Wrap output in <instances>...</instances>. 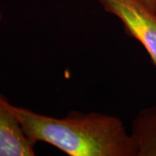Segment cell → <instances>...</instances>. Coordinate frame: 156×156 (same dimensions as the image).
Here are the masks:
<instances>
[{
	"instance_id": "cell-2",
	"label": "cell",
	"mask_w": 156,
	"mask_h": 156,
	"mask_svg": "<svg viewBox=\"0 0 156 156\" xmlns=\"http://www.w3.org/2000/svg\"><path fill=\"white\" fill-rule=\"evenodd\" d=\"M123 23L125 31L147 50L156 68V12L140 0H96Z\"/></svg>"
},
{
	"instance_id": "cell-3",
	"label": "cell",
	"mask_w": 156,
	"mask_h": 156,
	"mask_svg": "<svg viewBox=\"0 0 156 156\" xmlns=\"http://www.w3.org/2000/svg\"><path fill=\"white\" fill-rule=\"evenodd\" d=\"M35 144L4 104L0 94V156H34Z\"/></svg>"
},
{
	"instance_id": "cell-4",
	"label": "cell",
	"mask_w": 156,
	"mask_h": 156,
	"mask_svg": "<svg viewBox=\"0 0 156 156\" xmlns=\"http://www.w3.org/2000/svg\"><path fill=\"white\" fill-rule=\"evenodd\" d=\"M129 134L135 156H156V106L137 114Z\"/></svg>"
},
{
	"instance_id": "cell-1",
	"label": "cell",
	"mask_w": 156,
	"mask_h": 156,
	"mask_svg": "<svg viewBox=\"0 0 156 156\" xmlns=\"http://www.w3.org/2000/svg\"><path fill=\"white\" fill-rule=\"evenodd\" d=\"M2 101L35 143H48L69 156H135L130 134L118 117L73 111L57 118L12 105L3 95Z\"/></svg>"
},
{
	"instance_id": "cell-5",
	"label": "cell",
	"mask_w": 156,
	"mask_h": 156,
	"mask_svg": "<svg viewBox=\"0 0 156 156\" xmlns=\"http://www.w3.org/2000/svg\"><path fill=\"white\" fill-rule=\"evenodd\" d=\"M156 12V0H140Z\"/></svg>"
},
{
	"instance_id": "cell-6",
	"label": "cell",
	"mask_w": 156,
	"mask_h": 156,
	"mask_svg": "<svg viewBox=\"0 0 156 156\" xmlns=\"http://www.w3.org/2000/svg\"><path fill=\"white\" fill-rule=\"evenodd\" d=\"M1 20H2V13L0 12V22H1Z\"/></svg>"
}]
</instances>
